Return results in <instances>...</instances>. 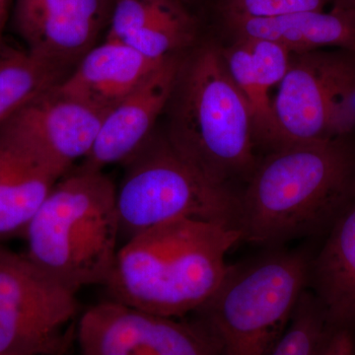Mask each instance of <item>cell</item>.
I'll use <instances>...</instances> for the list:
<instances>
[{"label": "cell", "instance_id": "1", "mask_svg": "<svg viewBox=\"0 0 355 355\" xmlns=\"http://www.w3.org/2000/svg\"><path fill=\"white\" fill-rule=\"evenodd\" d=\"M238 196L242 241L279 246L333 224L355 190L350 137L316 140L270 151Z\"/></svg>", "mask_w": 355, "mask_h": 355}, {"label": "cell", "instance_id": "2", "mask_svg": "<svg viewBox=\"0 0 355 355\" xmlns=\"http://www.w3.org/2000/svg\"><path fill=\"white\" fill-rule=\"evenodd\" d=\"M239 242L237 229L198 219L144 231L121 245L104 286L108 300L158 316L191 315L216 291Z\"/></svg>", "mask_w": 355, "mask_h": 355}, {"label": "cell", "instance_id": "3", "mask_svg": "<svg viewBox=\"0 0 355 355\" xmlns=\"http://www.w3.org/2000/svg\"><path fill=\"white\" fill-rule=\"evenodd\" d=\"M169 103L166 139L193 170L224 188L249 180L259 162L253 116L229 74L221 46L200 44L182 60Z\"/></svg>", "mask_w": 355, "mask_h": 355}, {"label": "cell", "instance_id": "4", "mask_svg": "<svg viewBox=\"0 0 355 355\" xmlns=\"http://www.w3.org/2000/svg\"><path fill=\"white\" fill-rule=\"evenodd\" d=\"M116 193L103 171L79 167L65 175L28 224L25 254L76 293L104 286L121 247Z\"/></svg>", "mask_w": 355, "mask_h": 355}, {"label": "cell", "instance_id": "5", "mask_svg": "<svg viewBox=\"0 0 355 355\" xmlns=\"http://www.w3.org/2000/svg\"><path fill=\"white\" fill-rule=\"evenodd\" d=\"M305 250L273 251L230 265L211 296L191 313L221 355H268L309 286Z\"/></svg>", "mask_w": 355, "mask_h": 355}, {"label": "cell", "instance_id": "6", "mask_svg": "<svg viewBox=\"0 0 355 355\" xmlns=\"http://www.w3.org/2000/svg\"><path fill=\"white\" fill-rule=\"evenodd\" d=\"M116 186L120 241L181 218L237 229L238 196L210 183L193 170L166 139L151 137L125 161Z\"/></svg>", "mask_w": 355, "mask_h": 355}, {"label": "cell", "instance_id": "7", "mask_svg": "<svg viewBox=\"0 0 355 355\" xmlns=\"http://www.w3.org/2000/svg\"><path fill=\"white\" fill-rule=\"evenodd\" d=\"M76 291L0 245V355H60L78 317Z\"/></svg>", "mask_w": 355, "mask_h": 355}, {"label": "cell", "instance_id": "8", "mask_svg": "<svg viewBox=\"0 0 355 355\" xmlns=\"http://www.w3.org/2000/svg\"><path fill=\"white\" fill-rule=\"evenodd\" d=\"M83 355H221L202 327L107 300L81 315Z\"/></svg>", "mask_w": 355, "mask_h": 355}, {"label": "cell", "instance_id": "9", "mask_svg": "<svg viewBox=\"0 0 355 355\" xmlns=\"http://www.w3.org/2000/svg\"><path fill=\"white\" fill-rule=\"evenodd\" d=\"M355 62L354 51L292 53L288 71L272 100L270 151L331 139V101L336 84Z\"/></svg>", "mask_w": 355, "mask_h": 355}, {"label": "cell", "instance_id": "10", "mask_svg": "<svg viewBox=\"0 0 355 355\" xmlns=\"http://www.w3.org/2000/svg\"><path fill=\"white\" fill-rule=\"evenodd\" d=\"M105 112L60 92L58 85L33 98L0 125L62 179L90 153Z\"/></svg>", "mask_w": 355, "mask_h": 355}, {"label": "cell", "instance_id": "11", "mask_svg": "<svg viewBox=\"0 0 355 355\" xmlns=\"http://www.w3.org/2000/svg\"><path fill=\"white\" fill-rule=\"evenodd\" d=\"M114 0H15L14 29L34 57L71 71L108 28Z\"/></svg>", "mask_w": 355, "mask_h": 355}, {"label": "cell", "instance_id": "12", "mask_svg": "<svg viewBox=\"0 0 355 355\" xmlns=\"http://www.w3.org/2000/svg\"><path fill=\"white\" fill-rule=\"evenodd\" d=\"M182 60L166 58L127 97L107 112L81 168L103 171L125 163L153 137L154 127L174 92Z\"/></svg>", "mask_w": 355, "mask_h": 355}, {"label": "cell", "instance_id": "13", "mask_svg": "<svg viewBox=\"0 0 355 355\" xmlns=\"http://www.w3.org/2000/svg\"><path fill=\"white\" fill-rule=\"evenodd\" d=\"M163 60H149L123 42L105 39L79 60L69 76L58 84V89L107 113Z\"/></svg>", "mask_w": 355, "mask_h": 355}, {"label": "cell", "instance_id": "14", "mask_svg": "<svg viewBox=\"0 0 355 355\" xmlns=\"http://www.w3.org/2000/svg\"><path fill=\"white\" fill-rule=\"evenodd\" d=\"M308 288L334 328H355V190L311 260Z\"/></svg>", "mask_w": 355, "mask_h": 355}, {"label": "cell", "instance_id": "15", "mask_svg": "<svg viewBox=\"0 0 355 355\" xmlns=\"http://www.w3.org/2000/svg\"><path fill=\"white\" fill-rule=\"evenodd\" d=\"M221 18L233 38L270 40L292 53H311L327 46L355 53V16L336 9L273 18Z\"/></svg>", "mask_w": 355, "mask_h": 355}, {"label": "cell", "instance_id": "16", "mask_svg": "<svg viewBox=\"0 0 355 355\" xmlns=\"http://www.w3.org/2000/svg\"><path fill=\"white\" fill-rule=\"evenodd\" d=\"M60 180L36 155L0 133V242L24 234Z\"/></svg>", "mask_w": 355, "mask_h": 355}, {"label": "cell", "instance_id": "17", "mask_svg": "<svg viewBox=\"0 0 355 355\" xmlns=\"http://www.w3.org/2000/svg\"><path fill=\"white\" fill-rule=\"evenodd\" d=\"M69 72L0 42V125L23 105L58 85Z\"/></svg>", "mask_w": 355, "mask_h": 355}, {"label": "cell", "instance_id": "18", "mask_svg": "<svg viewBox=\"0 0 355 355\" xmlns=\"http://www.w3.org/2000/svg\"><path fill=\"white\" fill-rule=\"evenodd\" d=\"M335 329L315 294L305 289L268 355H320Z\"/></svg>", "mask_w": 355, "mask_h": 355}, {"label": "cell", "instance_id": "19", "mask_svg": "<svg viewBox=\"0 0 355 355\" xmlns=\"http://www.w3.org/2000/svg\"><path fill=\"white\" fill-rule=\"evenodd\" d=\"M233 39L232 44L222 48L224 62L251 110L256 141L268 147L272 133V100L261 89L246 40Z\"/></svg>", "mask_w": 355, "mask_h": 355}, {"label": "cell", "instance_id": "20", "mask_svg": "<svg viewBox=\"0 0 355 355\" xmlns=\"http://www.w3.org/2000/svg\"><path fill=\"white\" fill-rule=\"evenodd\" d=\"M190 14L183 0H114L106 39L121 41L144 28Z\"/></svg>", "mask_w": 355, "mask_h": 355}, {"label": "cell", "instance_id": "21", "mask_svg": "<svg viewBox=\"0 0 355 355\" xmlns=\"http://www.w3.org/2000/svg\"><path fill=\"white\" fill-rule=\"evenodd\" d=\"M333 0H217L221 17L273 18L322 11Z\"/></svg>", "mask_w": 355, "mask_h": 355}, {"label": "cell", "instance_id": "22", "mask_svg": "<svg viewBox=\"0 0 355 355\" xmlns=\"http://www.w3.org/2000/svg\"><path fill=\"white\" fill-rule=\"evenodd\" d=\"M320 355H355V328H336Z\"/></svg>", "mask_w": 355, "mask_h": 355}, {"label": "cell", "instance_id": "23", "mask_svg": "<svg viewBox=\"0 0 355 355\" xmlns=\"http://www.w3.org/2000/svg\"><path fill=\"white\" fill-rule=\"evenodd\" d=\"M12 0H0V42L4 41V30L12 13Z\"/></svg>", "mask_w": 355, "mask_h": 355}, {"label": "cell", "instance_id": "24", "mask_svg": "<svg viewBox=\"0 0 355 355\" xmlns=\"http://www.w3.org/2000/svg\"><path fill=\"white\" fill-rule=\"evenodd\" d=\"M333 9L355 16V0H333Z\"/></svg>", "mask_w": 355, "mask_h": 355}]
</instances>
